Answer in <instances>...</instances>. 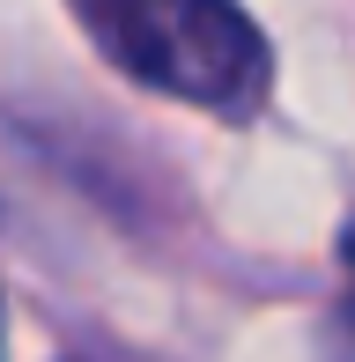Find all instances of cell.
<instances>
[{
  "label": "cell",
  "mask_w": 355,
  "mask_h": 362,
  "mask_svg": "<svg viewBox=\"0 0 355 362\" xmlns=\"http://www.w3.org/2000/svg\"><path fill=\"white\" fill-rule=\"evenodd\" d=\"M111 67L200 111H260L274 59L237 0H67Z\"/></svg>",
  "instance_id": "1"
}]
</instances>
